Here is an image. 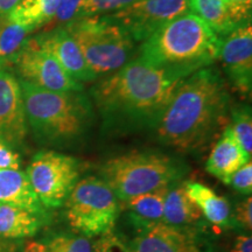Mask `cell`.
Here are the masks:
<instances>
[{"mask_svg":"<svg viewBox=\"0 0 252 252\" xmlns=\"http://www.w3.org/2000/svg\"><path fill=\"white\" fill-rule=\"evenodd\" d=\"M182 175L171 157L156 152H132L112 158L100 167V178L122 201L168 187Z\"/></svg>","mask_w":252,"mask_h":252,"instance_id":"cell-5","label":"cell"},{"mask_svg":"<svg viewBox=\"0 0 252 252\" xmlns=\"http://www.w3.org/2000/svg\"><path fill=\"white\" fill-rule=\"evenodd\" d=\"M0 202L24 208L39 216L45 212L26 173L19 169H0Z\"/></svg>","mask_w":252,"mask_h":252,"instance_id":"cell-16","label":"cell"},{"mask_svg":"<svg viewBox=\"0 0 252 252\" xmlns=\"http://www.w3.org/2000/svg\"><path fill=\"white\" fill-rule=\"evenodd\" d=\"M39 215L13 204L0 202V239L32 237L40 229Z\"/></svg>","mask_w":252,"mask_h":252,"instance_id":"cell-18","label":"cell"},{"mask_svg":"<svg viewBox=\"0 0 252 252\" xmlns=\"http://www.w3.org/2000/svg\"><path fill=\"white\" fill-rule=\"evenodd\" d=\"M186 77L138 58L91 90L108 130L154 127Z\"/></svg>","mask_w":252,"mask_h":252,"instance_id":"cell-1","label":"cell"},{"mask_svg":"<svg viewBox=\"0 0 252 252\" xmlns=\"http://www.w3.org/2000/svg\"><path fill=\"white\" fill-rule=\"evenodd\" d=\"M130 247L133 252H212L209 244L193 229L163 222H139Z\"/></svg>","mask_w":252,"mask_h":252,"instance_id":"cell-11","label":"cell"},{"mask_svg":"<svg viewBox=\"0 0 252 252\" xmlns=\"http://www.w3.org/2000/svg\"><path fill=\"white\" fill-rule=\"evenodd\" d=\"M235 222L248 231L252 228V198L249 196L236 206L234 213Z\"/></svg>","mask_w":252,"mask_h":252,"instance_id":"cell-31","label":"cell"},{"mask_svg":"<svg viewBox=\"0 0 252 252\" xmlns=\"http://www.w3.org/2000/svg\"><path fill=\"white\" fill-rule=\"evenodd\" d=\"M168 187L140 194L125 201L126 207L132 212L134 220L139 222H161Z\"/></svg>","mask_w":252,"mask_h":252,"instance_id":"cell-22","label":"cell"},{"mask_svg":"<svg viewBox=\"0 0 252 252\" xmlns=\"http://www.w3.org/2000/svg\"><path fill=\"white\" fill-rule=\"evenodd\" d=\"M93 252H133V250L115 232L110 231L100 236L93 245Z\"/></svg>","mask_w":252,"mask_h":252,"instance_id":"cell-29","label":"cell"},{"mask_svg":"<svg viewBox=\"0 0 252 252\" xmlns=\"http://www.w3.org/2000/svg\"><path fill=\"white\" fill-rule=\"evenodd\" d=\"M229 185L238 193L250 195L252 191V162L251 160L237 169L230 178Z\"/></svg>","mask_w":252,"mask_h":252,"instance_id":"cell-30","label":"cell"},{"mask_svg":"<svg viewBox=\"0 0 252 252\" xmlns=\"http://www.w3.org/2000/svg\"><path fill=\"white\" fill-rule=\"evenodd\" d=\"M231 252H252L251 235H239L235 239L234 248Z\"/></svg>","mask_w":252,"mask_h":252,"instance_id":"cell-33","label":"cell"},{"mask_svg":"<svg viewBox=\"0 0 252 252\" xmlns=\"http://www.w3.org/2000/svg\"><path fill=\"white\" fill-rule=\"evenodd\" d=\"M27 133L23 93L19 80L0 69V140L9 146L21 144Z\"/></svg>","mask_w":252,"mask_h":252,"instance_id":"cell-13","label":"cell"},{"mask_svg":"<svg viewBox=\"0 0 252 252\" xmlns=\"http://www.w3.org/2000/svg\"><path fill=\"white\" fill-rule=\"evenodd\" d=\"M20 157L8 144L0 140V169H19Z\"/></svg>","mask_w":252,"mask_h":252,"instance_id":"cell-32","label":"cell"},{"mask_svg":"<svg viewBox=\"0 0 252 252\" xmlns=\"http://www.w3.org/2000/svg\"><path fill=\"white\" fill-rule=\"evenodd\" d=\"M220 37L190 11L167 23L141 46L140 58L188 77L217 60Z\"/></svg>","mask_w":252,"mask_h":252,"instance_id":"cell-3","label":"cell"},{"mask_svg":"<svg viewBox=\"0 0 252 252\" xmlns=\"http://www.w3.org/2000/svg\"><path fill=\"white\" fill-rule=\"evenodd\" d=\"M14 64L21 80L30 82L42 89L56 93L82 91V83L72 78L54 56L36 43L35 39H28L18 55Z\"/></svg>","mask_w":252,"mask_h":252,"instance_id":"cell-10","label":"cell"},{"mask_svg":"<svg viewBox=\"0 0 252 252\" xmlns=\"http://www.w3.org/2000/svg\"><path fill=\"white\" fill-rule=\"evenodd\" d=\"M184 187L202 216L210 223L220 228H230L234 224L230 204L224 197L220 196L212 188L200 182L188 181Z\"/></svg>","mask_w":252,"mask_h":252,"instance_id":"cell-17","label":"cell"},{"mask_svg":"<svg viewBox=\"0 0 252 252\" xmlns=\"http://www.w3.org/2000/svg\"><path fill=\"white\" fill-rule=\"evenodd\" d=\"M230 82L239 93L250 94L252 87V27L251 23L230 31L220 37L219 54Z\"/></svg>","mask_w":252,"mask_h":252,"instance_id":"cell-12","label":"cell"},{"mask_svg":"<svg viewBox=\"0 0 252 252\" xmlns=\"http://www.w3.org/2000/svg\"><path fill=\"white\" fill-rule=\"evenodd\" d=\"M224 2L235 28L251 23L252 0H224Z\"/></svg>","mask_w":252,"mask_h":252,"instance_id":"cell-27","label":"cell"},{"mask_svg":"<svg viewBox=\"0 0 252 252\" xmlns=\"http://www.w3.org/2000/svg\"><path fill=\"white\" fill-rule=\"evenodd\" d=\"M188 11V0H137L106 15L121 25L132 40L144 42L167 23Z\"/></svg>","mask_w":252,"mask_h":252,"instance_id":"cell-9","label":"cell"},{"mask_svg":"<svg viewBox=\"0 0 252 252\" xmlns=\"http://www.w3.org/2000/svg\"><path fill=\"white\" fill-rule=\"evenodd\" d=\"M18 1L19 0H0V19L7 17V14L14 8Z\"/></svg>","mask_w":252,"mask_h":252,"instance_id":"cell-34","label":"cell"},{"mask_svg":"<svg viewBox=\"0 0 252 252\" xmlns=\"http://www.w3.org/2000/svg\"><path fill=\"white\" fill-rule=\"evenodd\" d=\"M69 224L86 237L112 231L119 214L118 198L102 179L88 176L77 181L65 198Z\"/></svg>","mask_w":252,"mask_h":252,"instance_id":"cell-7","label":"cell"},{"mask_svg":"<svg viewBox=\"0 0 252 252\" xmlns=\"http://www.w3.org/2000/svg\"><path fill=\"white\" fill-rule=\"evenodd\" d=\"M31 33L27 28L12 23L6 17L0 19V67L15 62Z\"/></svg>","mask_w":252,"mask_h":252,"instance_id":"cell-23","label":"cell"},{"mask_svg":"<svg viewBox=\"0 0 252 252\" xmlns=\"http://www.w3.org/2000/svg\"><path fill=\"white\" fill-rule=\"evenodd\" d=\"M23 252H48L45 243H40V242H30L25 245Z\"/></svg>","mask_w":252,"mask_h":252,"instance_id":"cell-35","label":"cell"},{"mask_svg":"<svg viewBox=\"0 0 252 252\" xmlns=\"http://www.w3.org/2000/svg\"><path fill=\"white\" fill-rule=\"evenodd\" d=\"M59 4L60 0H19L6 18L33 32L52 23Z\"/></svg>","mask_w":252,"mask_h":252,"instance_id":"cell-19","label":"cell"},{"mask_svg":"<svg viewBox=\"0 0 252 252\" xmlns=\"http://www.w3.org/2000/svg\"><path fill=\"white\" fill-rule=\"evenodd\" d=\"M0 69H1V67H0Z\"/></svg>","mask_w":252,"mask_h":252,"instance_id":"cell-37","label":"cell"},{"mask_svg":"<svg viewBox=\"0 0 252 252\" xmlns=\"http://www.w3.org/2000/svg\"><path fill=\"white\" fill-rule=\"evenodd\" d=\"M250 160L251 156L242 149L228 126L213 147L206 168L208 173L229 185L231 175Z\"/></svg>","mask_w":252,"mask_h":252,"instance_id":"cell-15","label":"cell"},{"mask_svg":"<svg viewBox=\"0 0 252 252\" xmlns=\"http://www.w3.org/2000/svg\"><path fill=\"white\" fill-rule=\"evenodd\" d=\"M202 217L200 209L186 193L184 186L171 189L167 194L161 222L172 225L186 226Z\"/></svg>","mask_w":252,"mask_h":252,"instance_id":"cell-20","label":"cell"},{"mask_svg":"<svg viewBox=\"0 0 252 252\" xmlns=\"http://www.w3.org/2000/svg\"><path fill=\"white\" fill-rule=\"evenodd\" d=\"M232 122L230 131L237 143L248 154L252 153V117L250 106H238L232 109Z\"/></svg>","mask_w":252,"mask_h":252,"instance_id":"cell-24","label":"cell"},{"mask_svg":"<svg viewBox=\"0 0 252 252\" xmlns=\"http://www.w3.org/2000/svg\"><path fill=\"white\" fill-rule=\"evenodd\" d=\"M188 8L212 28L219 37L234 30L224 0H188Z\"/></svg>","mask_w":252,"mask_h":252,"instance_id":"cell-21","label":"cell"},{"mask_svg":"<svg viewBox=\"0 0 252 252\" xmlns=\"http://www.w3.org/2000/svg\"><path fill=\"white\" fill-rule=\"evenodd\" d=\"M228 109L224 80L209 65L181 82L154 128L162 144L194 152L206 146L224 124Z\"/></svg>","mask_w":252,"mask_h":252,"instance_id":"cell-2","label":"cell"},{"mask_svg":"<svg viewBox=\"0 0 252 252\" xmlns=\"http://www.w3.org/2000/svg\"><path fill=\"white\" fill-rule=\"evenodd\" d=\"M45 244L48 252H93V244L82 236L59 235Z\"/></svg>","mask_w":252,"mask_h":252,"instance_id":"cell-26","label":"cell"},{"mask_svg":"<svg viewBox=\"0 0 252 252\" xmlns=\"http://www.w3.org/2000/svg\"><path fill=\"white\" fill-rule=\"evenodd\" d=\"M63 27L76 41L96 77L117 71L133 52V40L108 15L78 18Z\"/></svg>","mask_w":252,"mask_h":252,"instance_id":"cell-6","label":"cell"},{"mask_svg":"<svg viewBox=\"0 0 252 252\" xmlns=\"http://www.w3.org/2000/svg\"><path fill=\"white\" fill-rule=\"evenodd\" d=\"M82 0H60L56 14L50 24L54 27H63L77 17Z\"/></svg>","mask_w":252,"mask_h":252,"instance_id":"cell-28","label":"cell"},{"mask_svg":"<svg viewBox=\"0 0 252 252\" xmlns=\"http://www.w3.org/2000/svg\"><path fill=\"white\" fill-rule=\"evenodd\" d=\"M134 1L137 0H82L76 19L111 14Z\"/></svg>","mask_w":252,"mask_h":252,"instance_id":"cell-25","label":"cell"},{"mask_svg":"<svg viewBox=\"0 0 252 252\" xmlns=\"http://www.w3.org/2000/svg\"><path fill=\"white\" fill-rule=\"evenodd\" d=\"M34 39L37 45L54 56L62 68L80 83L97 78L88 65L76 41L64 27H54Z\"/></svg>","mask_w":252,"mask_h":252,"instance_id":"cell-14","label":"cell"},{"mask_svg":"<svg viewBox=\"0 0 252 252\" xmlns=\"http://www.w3.org/2000/svg\"><path fill=\"white\" fill-rule=\"evenodd\" d=\"M25 113L37 137L49 143H71L86 133L91 121L89 100L82 91L56 93L19 80Z\"/></svg>","mask_w":252,"mask_h":252,"instance_id":"cell-4","label":"cell"},{"mask_svg":"<svg viewBox=\"0 0 252 252\" xmlns=\"http://www.w3.org/2000/svg\"><path fill=\"white\" fill-rule=\"evenodd\" d=\"M26 175L40 203L46 208H58L77 184L80 165L74 157L46 151L33 158Z\"/></svg>","mask_w":252,"mask_h":252,"instance_id":"cell-8","label":"cell"},{"mask_svg":"<svg viewBox=\"0 0 252 252\" xmlns=\"http://www.w3.org/2000/svg\"><path fill=\"white\" fill-rule=\"evenodd\" d=\"M17 245L8 243L5 239H0V252H15Z\"/></svg>","mask_w":252,"mask_h":252,"instance_id":"cell-36","label":"cell"}]
</instances>
